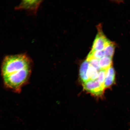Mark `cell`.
<instances>
[{
	"label": "cell",
	"mask_w": 130,
	"mask_h": 130,
	"mask_svg": "<svg viewBox=\"0 0 130 130\" xmlns=\"http://www.w3.org/2000/svg\"><path fill=\"white\" fill-rule=\"evenodd\" d=\"M32 67L31 59L25 54L5 57L2 64L1 71L5 87L19 93L28 82Z\"/></svg>",
	"instance_id": "1"
},
{
	"label": "cell",
	"mask_w": 130,
	"mask_h": 130,
	"mask_svg": "<svg viewBox=\"0 0 130 130\" xmlns=\"http://www.w3.org/2000/svg\"><path fill=\"white\" fill-rule=\"evenodd\" d=\"M82 84L84 90L95 96L101 97L103 95L105 88L97 79L94 80L89 79L83 83Z\"/></svg>",
	"instance_id": "2"
},
{
	"label": "cell",
	"mask_w": 130,
	"mask_h": 130,
	"mask_svg": "<svg viewBox=\"0 0 130 130\" xmlns=\"http://www.w3.org/2000/svg\"><path fill=\"white\" fill-rule=\"evenodd\" d=\"M98 27V32L94 40L91 51L103 50L105 47L111 42L107 38L103 33L101 26L99 25Z\"/></svg>",
	"instance_id": "3"
},
{
	"label": "cell",
	"mask_w": 130,
	"mask_h": 130,
	"mask_svg": "<svg viewBox=\"0 0 130 130\" xmlns=\"http://www.w3.org/2000/svg\"><path fill=\"white\" fill-rule=\"evenodd\" d=\"M41 1H23L16 7L17 10H25L32 13L36 14L41 4Z\"/></svg>",
	"instance_id": "4"
},
{
	"label": "cell",
	"mask_w": 130,
	"mask_h": 130,
	"mask_svg": "<svg viewBox=\"0 0 130 130\" xmlns=\"http://www.w3.org/2000/svg\"><path fill=\"white\" fill-rule=\"evenodd\" d=\"M115 79V71L112 66L107 70L104 82L105 89L111 87L114 84Z\"/></svg>",
	"instance_id": "5"
},
{
	"label": "cell",
	"mask_w": 130,
	"mask_h": 130,
	"mask_svg": "<svg viewBox=\"0 0 130 130\" xmlns=\"http://www.w3.org/2000/svg\"><path fill=\"white\" fill-rule=\"evenodd\" d=\"M89 66L87 60L81 64L79 69V77L83 83L89 80L88 75V70Z\"/></svg>",
	"instance_id": "6"
},
{
	"label": "cell",
	"mask_w": 130,
	"mask_h": 130,
	"mask_svg": "<svg viewBox=\"0 0 130 130\" xmlns=\"http://www.w3.org/2000/svg\"><path fill=\"white\" fill-rule=\"evenodd\" d=\"M112 58L104 56L99 59V65L101 70L108 69L112 65Z\"/></svg>",
	"instance_id": "7"
},
{
	"label": "cell",
	"mask_w": 130,
	"mask_h": 130,
	"mask_svg": "<svg viewBox=\"0 0 130 130\" xmlns=\"http://www.w3.org/2000/svg\"><path fill=\"white\" fill-rule=\"evenodd\" d=\"M115 43L113 42H110L103 50L105 56L113 58L115 53Z\"/></svg>",
	"instance_id": "8"
},
{
	"label": "cell",
	"mask_w": 130,
	"mask_h": 130,
	"mask_svg": "<svg viewBox=\"0 0 130 130\" xmlns=\"http://www.w3.org/2000/svg\"><path fill=\"white\" fill-rule=\"evenodd\" d=\"M104 56L105 55L103 50L91 51L88 55L87 59L94 58L100 59Z\"/></svg>",
	"instance_id": "9"
},
{
	"label": "cell",
	"mask_w": 130,
	"mask_h": 130,
	"mask_svg": "<svg viewBox=\"0 0 130 130\" xmlns=\"http://www.w3.org/2000/svg\"><path fill=\"white\" fill-rule=\"evenodd\" d=\"M99 71L89 64L88 70V75L89 79L94 80L97 79L98 76Z\"/></svg>",
	"instance_id": "10"
},
{
	"label": "cell",
	"mask_w": 130,
	"mask_h": 130,
	"mask_svg": "<svg viewBox=\"0 0 130 130\" xmlns=\"http://www.w3.org/2000/svg\"><path fill=\"white\" fill-rule=\"evenodd\" d=\"M107 70H100L99 71L98 77L97 80L101 85L104 87V82ZM105 88V87H104Z\"/></svg>",
	"instance_id": "11"
},
{
	"label": "cell",
	"mask_w": 130,
	"mask_h": 130,
	"mask_svg": "<svg viewBox=\"0 0 130 130\" xmlns=\"http://www.w3.org/2000/svg\"><path fill=\"white\" fill-rule=\"evenodd\" d=\"M87 60L89 64L93 67L98 71L101 70L99 65V59L94 58H91L87 59Z\"/></svg>",
	"instance_id": "12"
}]
</instances>
